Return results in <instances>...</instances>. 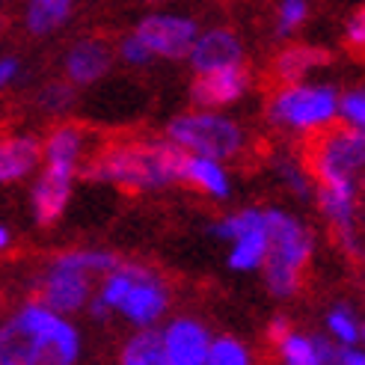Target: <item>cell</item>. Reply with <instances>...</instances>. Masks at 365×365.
Here are the masks:
<instances>
[{
  "label": "cell",
  "instance_id": "cell-13",
  "mask_svg": "<svg viewBox=\"0 0 365 365\" xmlns=\"http://www.w3.org/2000/svg\"><path fill=\"white\" fill-rule=\"evenodd\" d=\"M252 86L250 68L232 66V68H217V71H202L190 83V101L196 107H208V110H226V107L238 104Z\"/></svg>",
  "mask_w": 365,
  "mask_h": 365
},
{
  "label": "cell",
  "instance_id": "cell-8",
  "mask_svg": "<svg viewBox=\"0 0 365 365\" xmlns=\"http://www.w3.org/2000/svg\"><path fill=\"white\" fill-rule=\"evenodd\" d=\"M21 327L30 333L39 365H81L83 356V336L71 315L53 312L45 303L30 300L15 312Z\"/></svg>",
  "mask_w": 365,
  "mask_h": 365
},
{
  "label": "cell",
  "instance_id": "cell-34",
  "mask_svg": "<svg viewBox=\"0 0 365 365\" xmlns=\"http://www.w3.org/2000/svg\"><path fill=\"white\" fill-rule=\"evenodd\" d=\"M359 348H365V318H362V324H359Z\"/></svg>",
  "mask_w": 365,
  "mask_h": 365
},
{
  "label": "cell",
  "instance_id": "cell-11",
  "mask_svg": "<svg viewBox=\"0 0 365 365\" xmlns=\"http://www.w3.org/2000/svg\"><path fill=\"white\" fill-rule=\"evenodd\" d=\"M134 33L155 60H185L193 39L199 36V24L187 15L155 12L145 15L134 27Z\"/></svg>",
  "mask_w": 365,
  "mask_h": 365
},
{
  "label": "cell",
  "instance_id": "cell-23",
  "mask_svg": "<svg viewBox=\"0 0 365 365\" xmlns=\"http://www.w3.org/2000/svg\"><path fill=\"white\" fill-rule=\"evenodd\" d=\"M359 324L362 318L356 309H351L348 303H336L324 315V336L339 348H351V344H359Z\"/></svg>",
  "mask_w": 365,
  "mask_h": 365
},
{
  "label": "cell",
  "instance_id": "cell-9",
  "mask_svg": "<svg viewBox=\"0 0 365 365\" xmlns=\"http://www.w3.org/2000/svg\"><path fill=\"white\" fill-rule=\"evenodd\" d=\"M214 238L226 244V264L232 273H259L267 255L264 208L247 205L214 223Z\"/></svg>",
  "mask_w": 365,
  "mask_h": 365
},
{
  "label": "cell",
  "instance_id": "cell-27",
  "mask_svg": "<svg viewBox=\"0 0 365 365\" xmlns=\"http://www.w3.org/2000/svg\"><path fill=\"white\" fill-rule=\"evenodd\" d=\"M309 18V0H279L277 9V36L279 39H291L303 21Z\"/></svg>",
  "mask_w": 365,
  "mask_h": 365
},
{
  "label": "cell",
  "instance_id": "cell-6",
  "mask_svg": "<svg viewBox=\"0 0 365 365\" xmlns=\"http://www.w3.org/2000/svg\"><path fill=\"white\" fill-rule=\"evenodd\" d=\"M267 122L279 131L309 140L339 122V93L330 83H277L267 96Z\"/></svg>",
  "mask_w": 365,
  "mask_h": 365
},
{
  "label": "cell",
  "instance_id": "cell-25",
  "mask_svg": "<svg viewBox=\"0 0 365 365\" xmlns=\"http://www.w3.org/2000/svg\"><path fill=\"white\" fill-rule=\"evenodd\" d=\"M277 175H279V181H282V185H285L291 193H294L297 199H303V202H309V199L315 196L312 175H309L303 158H300V160H297V158H282V160H277Z\"/></svg>",
  "mask_w": 365,
  "mask_h": 365
},
{
  "label": "cell",
  "instance_id": "cell-19",
  "mask_svg": "<svg viewBox=\"0 0 365 365\" xmlns=\"http://www.w3.org/2000/svg\"><path fill=\"white\" fill-rule=\"evenodd\" d=\"M42 167V140L33 134H12L0 140V187L24 181Z\"/></svg>",
  "mask_w": 365,
  "mask_h": 365
},
{
  "label": "cell",
  "instance_id": "cell-17",
  "mask_svg": "<svg viewBox=\"0 0 365 365\" xmlns=\"http://www.w3.org/2000/svg\"><path fill=\"white\" fill-rule=\"evenodd\" d=\"M178 185H187L190 190L214 199V202H226L235 190V181H232L226 160L205 158V155H187V152L181 158Z\"/></svg>",
  "mask_w": 365,
  "mask_h": 365
},
{
  "label": "cell",
  "instance_id": "cell-28",
  "mask_svg": "<svg viewBox=\"0 0 365 365\" xmlns=\"http://www.w3.org/2000/svg\"><path fill=\"white\" fill-rule=\"evenodd\" d=\"M71 104H75V86H71L68 81H53L39 93V107L51 116L68 113Z\"/></svg>",
  "mask_w": 365,
  "mask_h": 365
},
{
  "label": "cell",
  "instance_id": "cell-4",
  "mask_svg": "<svg viewBox=\"0 0 365 365\" xmlns=\"http://www.w3.org/2000/svg\"><path fill=\"white\" fill-rule=\"evenodd\" d=\"M267 217V255L262 264V279L270 297L291 300L300 294L306 270L315 255V235L303 217L294 211L270 205L264 208Z\"/></svg>",
  "mask_w": 365,
  "mask_h": 365
},
{
  "label": "cell",
  "instance_id": "cell-12",
  "mask_svg": "<svg viewBox=\"0 0 365 365\" xmlns=\"http://www.w3.org/2000/svg\"><path fill=\"white\" fill-rule=\"evenodd\" d=\"M160 341L173 365H205L214 333L196 315H173L160 327Z\"/></svg>",
  "mask_w": 365,
  "mask_h": 365
},
{
  "label": "cell",
  "instance_id": "cell-31",
  "mask_svg": "<svg viewBox=\"0 0 365 365\" xmlns=\"http://www.w3.org/2000/svg\"><path fill=\"white\" fill-rule=\"evenodd\" d=\"M18 75H21V63L15 57H0V93L9 89L18 81Z\"/></svg>",
  "mask_w": 365,
  "mask_h": 365
},
{
  "label": "cell",
  "instance_id": "cell-29",
  "mask_svg": "<svg viewBox=\"0 0 365 365\" xmlns=\"http://www.w3.org/2000/svg\"><path fill=\"white\" fill-rule=\"evenodd\" d=\"M119 60L128 63V66H134V68H143V66H149L155 57L149 53V48L137 39V33H128V36H122V42H119Z\"/></svg>",
  "mask_w": 365,
  "mask_h": 365
},
{
  "label": "cell",
  "instance_id": "cell-26",
  "mask_svg": "<svg viewBox=\"0 0 365 365\" xmlns=\"http://www.w3.org/2000/svg\"><path fill=\"white\" fill-rule=\"evenodd\" d=\"M339 125L365 134V86H354L339 96Z\"/></svg>",
  "mask_w": 365,
  "mask_h": 365
},
{
  "label": "cell",
  "instance_id": "cell-18",
  "mask_svg": "<svg viewBox=\"0 0 365 365\" xmlns=\"http://www.w3.org/2000/svg\"><path fill=\"white\" fill-rule=\"evenodd\" d=\"M86 145H89V137L83 128L75 122H63L57 128H51L48 137L42 140V163L71 175H81L86 163Z\"/></svg>",
  "mask_w": 365,
  "mask_h": 365
},
{
  "label": "cell",
  "instance_id": "cell-10",
  "mask_svg": "<svg viewBox=\"0 0 365 365\" xmlns=\"http://www.w3.org/2000/svg\"><path fill=\"white\" fill-rule=\"evenodd\" d=\"M267 339L273 341L279 365H336L339 344H333L327 336L297 330L285 315L270 318Z\"/></svg>",
  "mask_w": 365,
  "mask_h": 365
},
{
  "label": "cell",
  "instance_id": "cell-15",
  "mask_svg": "<svg viewBox=\"0 0 365 365\" xmlns=\"http://www.w3.org/2000/svg\"><path fill=\"white\" fill-rule=\"evenodd\" d=\"M185 60L190 63L196 75H202V71L244 66L247 53H244V42L238 39V33H232L229 27H211L196 36Z\"/></svg>",
  "mask_w": 365,
  "mask_h": 365
},
{
  "label": "cell",
  "instance_id": "cell-3",
  "mask_svg": "<svg viewBox=\"0 0 365 365\" xmlns=\"http://www.w3.org/2000/svg\"><path fill=\"white\" fill-rule=\"evenodd\" d=\"M185 152L163 140H122L86 158L83 175L128 193H152L178 185Z\"/></svg>",
  "mask_w": 365,
  "mask_h": 365
},
{
  "label": "cell",
  "instance_id": "cell-1",
  "mask_svg": "<svg viewBox=\"0 0 365 365\" xmlns=\"http://www.w3.org/2000/svg\"><path fill=\"white\" fill-rule=\"evenodd\" d=\"M303 163L315 185V202L336 244L365 262V134L344 125L306 140Z\"/></svg>",
  "mask_w": 365,
  "mask_h": 365
},
{
  "label": "cell",
  "instance_id": "cell-32",
  "mask_svg": "<svg viewBox=\"0 0 365 365\" xmlns=\"http://www.w3.org/2000/svg\"><path fill=\"white\" fill-rule=\"evenodd\" d=\"M336 365H365V348H359V344L339 348L336 351Z\"/></svg>",
  "mask_w": 365,
  "mask_h": 365
},
{
  "label": "cell",
  "instance_id": "cell-5",
  "mask_svg": "<svg viewBox=\"0 0 365 365\" xmlns=\"http://www.w3.org/2000/svg\"><path fill=\"white\" fill-rule=\"evenodd\" d=\"M116 262H119V255L101 247H81V250L57 252L42 270L39 285H36V294H39L36 300L63 315L86 312V303L93 300L98 279Z\"/></svg>",
  "mask_w": 365,
  "mask_h": 365
},
{
  "label": "cell",
  "instance_id": "cell-33",
  "mask_svg": "<svg viewBox=\"0 0 365 365\" xmlns=\"http://www.w3.org/2000/svg\"><path fill=\"white\" fill-rule=\"evenodd\" d=\"M9 244H12V232H9L4 223H0V252L9 250Z\"/></svg>",
  "mask_w": 365,
  "mask_h": 365
},
{
  "label": "cell",
  "instance_id": "cell-14",
  "mask_svg": "<svg viewBox=\"0 0 365 365\" xmlns=\"http://www.w3.org/2000/svg\"><path fill=\"white\" fill-rule=\"evenodd\" d=\"M75 178L78 175L45 167V163L39 167V175H36L33 190H30V211H33V220L42 229L57 226L66 217L71 190H75Z\"/></svg>",
  "mask_w": 365,
  "mask_h": 365
},
{
  "label": "cell",
  "instance_id": "cell-22",
  "mask_svg": "<svg viewBox=\"0 0 365 365\" xmlns=\"http://www.w3.org/2000/svg\"><path fill=\"white\" fill-rule=\"evenodd\" d=\"M78 0H27L24 6V27L33 36L57 33L75 12Z\"/></svg>",
  "mask_w": 365,
  "mask_h": 365
},
{
  "label": "cell",
  "instance_id": "cell-2",
  "mask_svg": "<svg viewBox=\"0 0 365 365\" xmlns=\"http://www.w3.org/2000/svg\"><path fill=\"white\" fill-rule=\"evenodd\" d=\"M173 291L170 282L149 264L140 262H116L96 285L93 300L86 303V312L96 321L119 318L134 330L160 327L170 315Z\"/></svg>",
  "mask_w": 365,
  "mask_h": 365
},
{
  "label": "cell",
  "instance_id": "cell-21",
  "mask_svg": "<svg viewBox=\"0 0 365 365\" xmlns=\"http://www.w3.org/2000/svg\"><path fill=\"white\" fill-rule=\"evenodd\" d=\"M119 365H173L167 351H163V341L158 327L149 330H134L122 341L119 348Z\"/></svg>",
  "mask_w": 365,
  "mask_h": 365
},
{
  "label": "cell",
  "instance_id": "cell-16",
  "mask_svg": "<svg viewBox=\"0 0 365 365\" xmlns=\"http://www.w3.org/2000/svg\"><path fill=\"white\" fill-rule=\"evenodd\" d=\"M113 66V48L104 39H78L66 51L63 71L71 86H93L98 83Z\"/></svg>",
  "mask_w": 365,
  "mask_h": 365
},
{
  "label": "cell",
  "instance_id": "cell-30",
  "mask_svg": "<svg viewBox=\"0 0 365 365\" xmlns=\"http://www.w3.org/2000/svg\"><path fill=\"white\" fill-rule=\"evenodd\" d=\"M344 42H348L351 51L365 53V6H359V9L351 15L348 27H344Z\"/></svg>",
  "mask_w": 365,
  "mask_h": 365
},
{
  "label": "cell",
  "instance_id": "cell-7",
  "mask_svg": "<svg viewBox=\"0 0 365 365\" xmlns=\"http://www.w3.org/2000/svg\"><path fill=\"white\" fill-rule=\"evenodd\" d=\"M167 140L187 155H205L226 163L241 158L250 145V134L238 119L226 116L223 110H208V107L178 113L167 125Z\"/></svg>",
  "mask_w": 365,
  "mask_h": 365
},
{
  "label": "cell",
  "instance_id": "cell-20",
  "mask_svg": "<svg viewBox=\"0 0 365 365\" xmlns=\"http://www.w3.org/2000/svg\"><path fill=\"white\" fill-rule=\"evenodd\" d=\"M330 63V53L324 48H315V45H288L282 48L277 57H273V81L277 83H297V81H306L312 75L315 68Z\"/></svg>",
  "mask_w": 365,
  "mask_h": 365
},
{
  "label": "cell",
  "instance_id": "cell-24",
  "mask_svg": "<svg viewBox=\"0 0 365 365\" xmlns=\"http://www.w3.org/2000/svg\"><path fill=\"white\" fill-rule=\"evenodd\" d=\"M205 365H255V356H252L247 341H241L238 336L223 333V336L211 339Z\"/></svg>",
  "mask_w": 365,
  "mask_h": 365
}]
</instances>
